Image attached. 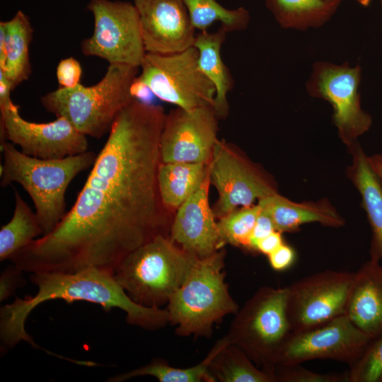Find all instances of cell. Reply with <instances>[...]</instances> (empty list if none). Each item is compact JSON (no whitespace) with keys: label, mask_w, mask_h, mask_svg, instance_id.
I'll return each mask as SVG.
<instances>
[{"label":"cell","mask_w":382,"mask_h":382,"mask_svg":"<svg viewBox=\"0 0 382 382\" xmlns=\"http://www.w3.org/2000/svg\"><path fill=\"white\" fill-rule=\"evenodd\" d=\"M166 115L133 99L119 113L75 203L49 233L10 260L23 272L114 273L134 250L168 225L158 186L160 139Z\"/></svg>","instance_id":"6da1fadb"},{"label":"cell","mask_w":382,"mask_h":382,"mask_svg":"<svg viewBox=\"0 0 382 382\" xmlns=\"http://www.w3.org/2000/svg\"><path fill=\"white\" fill-rule=\"evenodd\" d=\"M30 280L37 287L34 296L16 299L1 308L0 338L1 345L6 348H13L21 341L36 345L25 331V321L35 308L51 300L88 301L99 304L106 311L117 308L125 312L128 323L149 330L169 323L166 308L136 303L114 273L105 270L91 267L74 272H36L32 273Z\"/></svg>","instance_id":"7a4b0ae2"},{"label":"cell","mask_w":382,"mask_h":382,"mask_svg":"<svg viewBox=\"0 0 382 382\" xmlns=\"http://www.w3.org/2000/svg\"><path fill=\"white\" fill-rule=\"evenodd\" d=\"M1 166L2 187L17 183L28 192L42 228L50 233L66 215L65 194L69 183L81 172L93 166L97 155L93 151L57 159L28 156L12 144L2 141Z\"/></svg>","instance_id":"3957f363"},{"label":"cell","mask_w":382,"mask_h":382,"mask_svg":"<svg viewBox=\"0 0 382 382\" xmlns=\"http://www.w3.org/2000/svg\"><path fill=\"white\" fill-rule=\"evenodd\" d=\"M139 67L109 64L96 84L74 88L59 87L44 95L40 102L56 117L66 119L86 136L96 139L109 133L121 110L134 98L130 87L139 75Z\"/></svg>","instance_id":"277c9868"},{"label":"cell","mask_w":382,"mask_h":382,"mask_svg":"<svg viewBox=\"0 0 382 382\" xmlns=\"http://www.w3.org/2000/svg\"><path fill=\"white\" fill-rule=\"evenodd\" d=\"M199 257L158 235L129 254L114 271L127 295L147 307L167 304Z\"/></svg>","instance_id":"5b68a950"},{"label":"cell","mask_w":382,"mask_h":382,"mask_svg":"<svg viewBox=\"0 0 382 382\" xmlns=\"http://www.w3.org/2000/svg\"><path fill=\"white\" fill-rule=\"evenodd\" d=\"M226 251L199 258L167 303L169 323L179 336L209 337L213 326L238 310L225 282Z\"/></svg>","instance_id":"8992f818"},{"label":"cell","mask_w":382,"mask_h":382,"mask_svg":"<svg viewBox=\"0 0 382 382\" xmlns=\"http://www.w3.org/2000/svg\"><path fill=\"white\" fill-rule=\"evenodd\" d=\"M287 297V286L260 288L236 313L226 335L231 343L266 371L274 365L292 332Z\"/></svg>","instance_id":"52a82bcc"},{"label":"cell","mask_w":382,"mask_h":382,"mask_svg":"<svg viewBox=\"0 0 382 382\" xmlns=\"http://www.w3.org/2000/svg\"><path fill=\"white\" fill-rule=\"evenodd\" d=\"M193 45L170 54L146 52L139 78L156 97L178 108L214 107L216 89L199 65Z\"/></svg>","instance_id":"ba28073f"},{"label":"cell","mask_w":382,"mask_h":382,"mask_svg":"<svg viewBox=\"0 0 382 382\" xmlns=\"http://www.w3.org/2000/svg\"><path fill=\"white\" fill-rule=\"evenodd\" d=\"M12 90L8 79L0 73L1 142L8 139L18 145L23 154L42 159L63 158L88 151L86 136L64 117L47 123L24 120L11 98Z\"/></svg>","instance_id":"9c48e42d"},{"label":"cell","mask_w":382,"mask_h":382,"mask_svg":"<svg viewBox=\"0 0 382 382\" xmlns=\"http://www.w3.org/2000/svg\"><path fill=\"white\" fill-rule=\"evenodd\" d=\"M87 9L93 16L94 29L92 35L81 42L82 53L102 58L109 64L140 68L146 52L133 3L91 0Z\"/></svg>","instance_id":"30bf717a"},{"label":"cell","mask_w":382,"mask_h":382,"mask_svg":"<svg viewBox=\"0 0 382 382\" xmlns=\"http://www.w3.org/2000/svg\"><path fill=\"white\" fill-rule=\"evenodd\" d=\"M361 69L359 65L318 61L313 64L306 83L311 96L323 99L331 105L333 124L348 147L357 143V139L372 125L371 116L361 105Z\"/></svg>","instance_id":"8fae6325"},{"label":"cell","mask_w":382,"mask_h":382,"mask_svg":"<svg viewBox=\"0 0 382 382\" xmlns=\"http://www.w3.org/2000/svg\"><path fill=\"white\" fill-rule=\"evenodd\" d=\"M354 274L328 270L288 286L287 313L292 332L311 329L345 314Z\"/></svg>","instance_id":"7c38bea8"},{"label":"cell","mask_w":382,"mask_h":382,"mask_svg":"<svg viewBox=\"0 0 382 382\" xmlns=\"http://www.w3.org/2000/svg\"><path fill=\"white\" fill-rule=\"evenodd\" d=\"M371 338L344 314L317 327L291 332L274 365L301 364L314 359H330L350 365Z\"/></svg>","instance_id":"4fadbf2b"},{"label":"cell","mask_w":382,"mask_h":382,"mask_svg":"<svg viewBox=\"0 0 382 382\" xmlns=\"http://www.w3.org/2000/svg\"><path fill=\"white\" fill-rule=\"evenodd\" d=\"M218 119L212 106L171 110L160 139L161 162L208 163L219 140Z\"/></svg>","instance_id":"5bb4252c"},{"label":"cell","mask_w":382,"mask_h":382,"mask_svg":"<svg viewBox=\"0 0 382 382\" xmlns=\"http://www.w3.org/2000/svg\"><path fill=\"white\" fill-rule=\"evenodd\" d=\"M210 183L219 194L215 216L221 217L239 207H249L277 192L257 168L219 140L209 162Z\"/></svg>","instance_id":"9a60e30c"},{"label":"cell","mask_w":382,"mask_h":382,"mask_svg":"<svg viewBox=\"0 0 382 382\" xmlns=\"http://www.w3.org/2000/svg\"><path fill=\"white\" fill-rule=\"evenodd\" d=\"M146 52L170 54L193 46L196 30L183 0H133Z\"/></svg>","instance_id":"2e32d148"},{"label":"cell","mask_w":382,"mask_h":382,"mask_svg":"<svg viewBox=\"0 0 382 382\" xmlns=\"http://www.w3.org/2000/svg\"><path fill=\"white\" fill-rule=\"evenodd\" d=\"M210 172L200 187L178 209L169 236L185 250L204 258L222 247L214 213L209 202Z\"/></svg>","instance_id":"e0dca14e"},{"label":"cell","mask_w":382,"mask_h":382,"mask_svg":"<svg viewBox=\"0 0 382 382\" xmlns=\"http://www.w3.org/2000/svg\"><path fill=\"white\" fill-rule=\"evenodd\" d=\"M373 337L382 330V265L372 258L354 272L345 313Z\"/></svg>","instance_id":"ac0fdd59"},{"label":"cell","mask_w":382,"mask_h":382,"mask_svg":"<svg viewBox=\"0 0 382 382\" xmlns=\"http://www.w3.org/2000/svg\"><path fill=\"white\" fill-rule=\"evenodd\" d=\"M262 210L272 219L276 231L295 232L308 223H319L330 227L345 225L344 219L327 200L295 202L277 192L258 201Z\"/></svg>","instance_id":"d6986e66"},{"label":"cell","mask_w":382,"mask_h":382,"mask_svg":"<svg viewBox=\"0 0 382 382\" xmlns=\"http://www.w3.org/2000/svg\"><path fill=\"white\" fill-rule=\"evenodd\" d=\"M352 163L348 175L357 189L371 230V258L382 260V183L358 143L349 147Z\"/></svg>","instance_id":"ffe728a7"},{"label":"cell","mask_w":382,"mask_h":382,"mask_svg":"<svg viewBox=\"0 0 382 382\" xmlns=\"http://www.w3.org/2000/svg\"><path fill=\"white\" fill-rule=\"evenodd\" d=\"M227 33L221 26L213 33L201 31L196 34L193 45L198 50L199 67L215 87L214 108L219 118L228 115L227 95L234 86L233 76L221 54Z\"/></svg>","instance_id":"44dd1931"},{"label":"cell","mask_w":382,"mask_h":382,"mask_svg":"<svg viewBox=\"0 0 382 382\" xmlns=\"http://www.w3.org/2000/svg\"><path fill=\"white\" fill-rule=\"evenodd\" d=\"M0 33L4 37L6 49L5 65L0 71L13 90L26 81L32 71L29 47L33 29L29 18L18 11L11 19L0 22Z\"/></svg>","instance_id":"7402d4cb"},{"label":"cell","mask_w":382,"mask_h":382,"mask_svg":"<svg viewBox=\"0 0 382 382\" xmlns=\"http://www.w3.org/2000/svg\"><path fill=\"white\" fill-rule=\"evenodd\" d=\"M208 163L161 162L158 186L163 205L167 209H178L200 187L207 175Z\"/></svg>","instance_id":"603a6c76"},{"label":"cell","mask_w":382,"mask_h":382,"mask_svg":"<svg viewBox=\"0 0 382 382\" xmlns=\"http://www.w3.org/2000/svg\"><path fill=\"white\" fill-rule=\"evenodd\" d=\"M280 27L306 30L326 23L335 13L337 0H265Z\"/></svg>","instance_id":"cb8c5ba5"},{"label":"cell","mask_w":382,"mask_h":382,"mask_svg":"<svg viewBox=\"0 0 382 382\" xmlns=\"http://www.w3.org/2000/svg\"><path fill=\"white\" fill-rule=\"evenodd\" d=\"M228 343L230 341L227 336H224L217 340L202 361L189 368L172 367L161 359H155L142 367L115 376L109 381L122 382L136 376H151L160 382H214L209 372L210 364Z\"/></svg>","instance_id":"d4e9b609"},{"label":"cell","mask_w":382,"mask_h":382,"mask_svg":"<svg viewBox=\"0 0 382 382\" xmlns=\"http://www.w3.org/2000/svg\"><path fill=\"white\" fill-rule=\"evenodd\" d=\"M15 207L9 222L0 230V260H10L40 235L42 228L37 217L18 192H14Z\"/></svg>","instance_id":"484cf974"},{"label":"cell","mask_w":382,"mask_h":382,"mask_svg":"<svg viewBox=\"0 0 382 382\" xmlns=\"http://www.w3.org/2000/svg\"><path fill=\"white\" fill-rule=\"evenodd\" d=\"M209 372L214 382H274L266 371L255 366L243 350L231 342L214 358Z\"/></svg>","instance_id":"4316f807"},{"label":"cell","mask_w":382,"mask_h":382,"mask_svg":"<svg viewBox=\"0 0 382 382\" xmlns=\"http://www.w3.org/2000/svg\"><path fill=\"white\" fill-rule=\"evenodd\" d=\"M190 22L195 30L205 31L214 23L220 22L227 33L245 30L250 21L245 7L228 8L216 0H183Z\"/></svg>","instance_id":"83f0119b"},{"label":"cell","mask_w":382,"mask_h":382,"mask_svg":"<svg viewBox=\"0 0 382 382\" xmlns=\"http://www.w3.org/2000/svg\"><path fill=\"white\" fill-rule=\"evenodd\" d=\"M260 211L257 204L238 208L220 217L217 227L221 246L231 244L248 249L249 238Z\"/></svg>","instance_id":"f1b7e54d"},{"label":"cell","mask_w":382,"mask_h":382,"mask_svg":"<svg viewBox=\"0 0 382 382\" xmlns=\"http://www.w3.org/2000/svg\"><path fill=\"white\" fill-rule=\"evenodd\" d=\"M349 366L348 382H382V330L370 339L359 358Z\"/></svg>","instance_id":"f546056e"},{"label":"cell","mask_w":382,"mask_h":382,"mask_svg":"<svg viewBox=\"0 0 382 382\" xmlns=\"http://www.w3.org/2000/svg\"><path fill=\"white\" fill-rule=\"evenodd\" d=\"M267 372L274 382H348L347 373H316L300 364L274 365Z\"/></svg>","instance_id":"4dcf8cb0"},{"label":"cell","mask_w":382,"mask_h":382,"mask_svg":"<svg viewBox=\"0 0 382 382\" xmlns=\"http://www.w3.org/2000/svg\"><path fill=\"white\" fill-rule=\"evenodd\" d=\"M58 83L62 88H74L80 83L82 68L79 62L74 57L62 59L56 71Z\"/></svg>","instance_id":"1f68e13d"},{"label":"cell","mask_w":382,"mask_h":382,"mask_svg":"<svg viewBox=\"0 0 382 382\" xmlns=\"http://www.w3.org/2000/svg\"><path fill=\"white\" fill-rule=\"evenodd\" d=\"M23 271L15 265L6 268L0 277V301H4L11 296L20 286Z\"/></svg>","instance_id":"d6a6232c"},{"label":"cell","mask_w":382,"mask_h":382,"mask_svg":"<svg viewBox=\"0 0 382 382\" xmlns=\"http://www.w3.org/2000/svg\"><path fill=\"white\" fill-rule=\"evenodd\" d=\"M274 231L276 229L272 219L261 209L249 238L248 250H255L257 243Z\"/></svg>","instance_id":"836d02e7"},{"label":"cell","mask_w":382,"mask_h":382,"mask_svg":"<svg viewBox=\"0 0 382 382\" xmlns=\"http://www.w3.org/2000/svg\"><path fill=\"white\" fill-rule=\"evenodd\" d=\"M267 256L271 267L281 272L292 265L296 258V253L292 247L283 243Z\"/></svg>","instance_id":"e575fe53"},{"label":"cell","mask_w":382,"mask_h":382,"mask_svg":"<svg viewBox=\"0 0 382 382\" xmlns=\"http://www.w3.org/2000/svg\"><path fill=\"white\" fill-rule=\"evenodd\" d=\"M283 243L282 233L274 231L257 243L255 250L269 255Z\"/></svg>","instance_id":"d590c367"},{"label":"cell","mask_w":382,"mask_h":382,"mask_svg":"<svg viewBox=\"0 0 382 382\" xmlns=\"http://www.w3.org/2000/svg\"><path fill=\"white\" fill-rule=\"evenodd\" d=\"M130 93L134 99L146 103H151L150 100L155 96L148 85L139 78V75L132 83Z\"/></svg>","instance_id":"8d00e7d4"},{"label":"cell","mask_w":382,"mask_h":382,"mask_svg":"<svg viewBox=\"0 0 382 382\" xmlns=\"http://www.w3.org/2000/svg\"><path fill=\"white\" fill-rule=\"evenodd\" d=\"M368 161L378 178L382 183V154L367 156Z\"/></svg>","instance_id":"74e56055"},{"label":"cell","mask_w":382,"mask_h":382,"mask_svg":"<svg viewBox=\"0 0 382 382\" xmlns=\"http://www.w3.org/2000/svg\"><path fill=\"white\" fill-rule=\"evenodd\" d=\"M355 1L358 2L360 5L366 7L369 6L371 0H355Z\"/></svg>","instance_id":"f35d334b"},{"label":"cell","mask_w":382,"mask_h":382,"mask_svg":"<svg viewBox=\"0 0 382 382\" xmlns=\"http://www.w3.org/2000/svg\"><path fill=\"white\" fill-rule=\"evenodd\" d=\"M380 2H381V7H382V0H380Z\"/></svg>","instance_id":"ab89813d"},{"label":"cell","mask_w":382,"mask_h":382,"mask_svg":"<svg viewBox=\"0 0 382 382\" xmlns=\"http://www.w3.org/2000/svg\"><path fill=\"white\" fill-rule=\"evenodd\" d=\"M337 1H341V2H342V1H343L344 0H337Z\"/></svg>","instance_id":"60d3db41"}]
</instances>
